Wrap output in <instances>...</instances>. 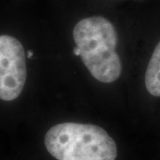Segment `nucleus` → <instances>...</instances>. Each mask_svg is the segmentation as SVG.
<instances>
[{
    "label": "nucleus",
    "instance_id": "nucleus-6",
    "mask_svg": "<svg viewBox=\"0 0 160 160\" xmlns=\"http://www.w3.org/2000/svg\"><path fill=\"white\" fill-rule=\"evenodd\" d=\"M33 56V52L32 51H29V52H28V57L29 58H31Z\"/></svg>",
    "mask_w": 160,
    "mask_h": 160
},
{
    "label": "nucleus",
    "instance_id": "nucleus-2",
    "mask_svg": "<svg viewBox=\"0 0 160 160\" xmlns=\"http://www.w3.org/2000/svg\"><path fill=\"white\" fill-rule=\"evenodd\" d=\"M46 150L56 160H116L118 147L103 128L91 124L61 123L46 132Z\"/></svg>",
    "mask_w": 160,
    "mask_h": 160
},
{
    "label": "nucleus",
    "instance_id": "nucleus-1",
    "mask_svg": "<svg viewBox=\"0 0 160 160\" xmlns=\"http://www.w3.org/2000/svg\"><path fill=\"white\" fill-rule=\"evenodd\" d=\"M73 38L86 69L98 81L112 83L122 72L116 52L117 32L112 23L102 16L85 18L76 24Z\"/></svg>",
    "mask_w": 160,
    "mask_h": 160
},
{
    "label": "nucleus",
    "instance_id": "nucleus-3",
    "mask_svg": "<svg viewBox=\"0 0 160 160\" xmlns=\"http://www.w3.org/2000/svg\"><path fill=\"white\" fill-rule=\"evenodd\" d=\"M26 78V56L22 43L11 36H0V99L10 102L19 97Z\"/></svg>",
    "mask_w": 160,
    "mask_h": 160
},
{
    "label": "nucleus",
    "instance_id": "nucleus-5",
    "mask_svg": "<svg viewBox=\"0 0 160 160\" xmlns=\"http://www.w3.org/2000/svg\"><path fill=\"white\" fill-rule=\"evenodd\" d=\"M73 52H74V54L76 56H80V51L79 49L76 46L74 49H73Z\"/></svg>",
    "mask_w": 160,
    "mask_h": 160
},
{
    "label": "nucleus",
    "instance_id": "nucleus-4",
    "mask_svg": "<svg viewBox=\"0 0 160 160\" xmlns=\"http://www.w3.org/2000/svg\"><path fill=\"white\" fill-rule=\"evenodd\" d=\"M145 86L151 95L160 97V42L155 48L146 70Z\"/></svg>",
    "mask_w": 160,
    "mask_h": 160
}]
</instances>
